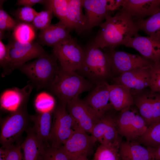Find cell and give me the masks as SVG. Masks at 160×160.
I'll return each instance as SVG.
<instances>
[{
	"mask_svg": "<svg viewBox=\"0 0 160 160\" xmlns=\"http://www.w3.org/2000/svg\"><path fill=\"white\" fill-rule=\"evenodd\" d=\"M96 86L76 72L60 68L49 87L60 102L67 104L81 93L92 90Z\"/></svg>",
	"mask_w": 160,
	"mask_h": 160,
	"instance_id": "2",
	"label": "cell"
},
{
	"mask_svg": "<svg viewBox=\"0 0 160 160\" xmlns=\"http://www.w3.org/2000/svg\"><path fill=\"white\" fill-rule=\"evenodd\" d=\"M95 124L90 133L101 144L119 145L120 142L116 124V118L108 113Z\"/></svg>",
	"mask_w": 160,
	"mask_h": 160,
	"instance_id": "14",
	"label": "cell"
},
{
	"mask_svg": "<svg viewBox=\"0 0 160 160\" xmlns=\"http://www.w3.org/2000/svg\"><path fill=\"white\" fill-rule=\"evenodd\" d=\"M21 150V144H14L8 147L6 160H24Z\"/></svg>",
	"mask_w": 160,
	"mask_h": 160,
	"instance_id": "38",
	"label": "cell"
},
{
	"mask_svg": "<svg viewBox=\"0 0 160 160\" xmlns=\"http://www.w3.org/2000/svg\"><path fill=\"white\" fill-rule=\"evenodd\" d=\"M160 10V0H124L119 12L125 13L135 22Z\"/></svg>",
	"mask_w": 160,
	"mask_h": 160,
	"instance_id": "16",
	"label": "cell"
},
{
	"mask_svg": "<svg viewBox=\"0 0 160 160\" xmlns=\"http://www.w3.org/2000/svg\"><path fill=\"white\" fill-rule=\"evenodd\" d=\"M71 160H90L87 158V156L85 155H81L73 157L71 158Z\"/></svg>",
	"mask_w": 160,
	"mask_h": 160,
	"instance_id": "44",
	"label": "cell"
},
{
	"mask_svg": "<svg viewBox=\"0 0 160 160\" xmlns=\"http://www.w3.org/2000/svg\"><path fill=\"white\" fill-rule=\"evenodd\" d=\"M35 29L31 23H18L13 30L14 39L24 43L33 42L36 37Z\"/></svg>",
	"mask_w": 160,
	"mask_h": 160,
	"instance_id": "28",
	"label": "cell"
},
{
	"mask_svg": "<svg viewBox=\"0 0 160 160\" xmlns=\"http://www.w3.org/2000/svg\"><path fill=\"white\" fill-rule=\"evenodd\" d=\"M38 13L32 7H23L17 9L14 16L18 23H31Z\"/></svg>",
	"mask_w": 160,
	"mask_h": 160,
	"instance_id": "36",
	"label": "cell"
},
{
	"mask_svg": "<svg viewBox=\"0 0 160 160\" xmlns=\"http://www.w3.org/2000/svg\"><path fill=\"white\" fill-rule=\"evenodd\" d=\"M119 150L121 160H154L152 148L136 141H121Z\"/></svg>",
	"mask_w": 160,
	"mask_h": 160,
	"instance_id": "22",
	"label": "cell"
},
{
	"mask_svg": "<svg viewBox=\"0 0 160 160\" xmlns=\"http://www.w3.org/2000/svg\"><path fill=\"white\" fill-rule=\"evenodd\" d=\"M108 84L105 81L97 85L84 100L100 117L113 108L110 101Z\"/></svg>",
	"mask_w": 160,
	"mask_h": 160,
	"instance_id": "18",
	"label": "cell"
},
{
	"mask_svg": "<svg viewBox=\"0 0 160 160\" xmlns=\"http://www.w3.org/2000/svg\"><path fill=\"white\" fill-rule=\"evenodd\" d=\"M53 14L51 10L47 9L38 12L31 24L35 29H44L51 24Z\"/></svg>",
	"mask_w": 160,
	"mask_h": 160,
	"instance_id": "33",
	"label": "cell"
},
{
	"mask_svg": "<svg viewBox=\"0 0 160 160\" xmlns=\"http://www.w3.org/2000/svg\"><path fill=\"white\" fill-rule=\"evenodd\" d=\"M70 0H47L44 5L63 22L67 15Z\"/></svg>",
	"mask_w": 160,
	"mask_h": 160,
	"instance_id": "31",
	"label": "cell"
},
{
	"mask_svg": "<svg viewBox=\"0 0 160 160\" xmlns=\"http://www.w3.org/2000/svg\"><path fill=\"white\" fill-rule=\"evenodd\" d=\"M132 106L120 111L116 118L119 134L124 137L128 141L137 140L143 135L148 127L137 108Z\"/></svg>",
	"mask_w": 160,
	"mask_h": 160,
	"instance_id": "6",
	"label": "cell"
},
{
	"mask_svg": "<svg viewBox=\"0 0 160 160\" xmlns=\"http://www.w3.org/2000/svg\"><path fill=\"white\" fill-rule=\"evenodd\" d=\"M91 44L100 49H114L125 45L139 30L132 19L127 15L119 12L115 16L108 15Z\"/></svg>",
	"mask_w": 160,
	"mask_h": 160,
	"instance_id": "1",
	"label": "cell"
},
{
	"mask_svg": "<svg viewBox=\"0 0 160 160\" xmlns=\"http://www.w3.org/2000/svg\"><path fill=\"white\" fill-rule=\"evenodd\" d=\"M152 65L136 68L122 73L113 78L114 84L125 87L134 95L149 87Z\"/></svg>",
	"mask_w": 160,
	"mask_h": 160,
	"instance_id": "11",
	"label": "cell"
},
{
	"mask_svg": "<svg viewBox=\"0 0 160 160\" xmlns=\"http://www.w3.org/2000/svg\"><path fill=\"white\" fill-rule=\"evenodd\" d=\"M108 88L110 103L116 111H121L134 104L133 96L125 87L108 84Z\"/></svg>",
	"mask_w": 160,
	"mask_h": 160,
	"instance_id": "23",
	"label": "cell"
},
{
	"mask_svg": "<svg viewBox=\"0 0 160 160\" xmlns=\"http://www.w3.org/2000/svg\"><path fill=\"white\" fill-rule=\"evenodd\" d=\"M21 146L24 160H43L47 148L39 140L33 129L29 131Z\"/></svg>",
	"mask_w": 160,
	"mask_h": 160,
	"instance_id": "26",
	"label": "cell"
},
{
	"mask_svg": "<svg viewBox=\"0 0 160 160\" xmlns=\"http://www.w3.org/2000/svg\"><path fill=\"white\" fill-rule=\"evenodd\" d=\"M52 52L60 68L66 71L77 72L84 57V50L73 38L53 47Z\"/></svg>",
	"mask_w": 160,
	"mask_h": 160,
	"instance_id": "7",
	"label": "cell"
},
{
	"mask_svg": "<svg viewBox=\"0 0 160 160\" xmlns=\"http://www.w3.org/2000/svg\"><path fill=\"white\" fill-rule=\"evenodd\" d=\"M149 87L152 92L160 94V63H153L151 67Z\"/></svg>",
	"mask_w": 160,
	"mask_h": 160,
	"instance_id": "37",
	"label": "cell"
},
{
	"mask_svg": "<svg viewBox=\"0 0 160 160\" xmlns=\"http://www.w3.org/2000/svg\"><path fill=\"white\" fill-rule=\"evenodd\" d=\"M100 49L91 44L88 46L84 50L82 65L76 72L96 85L112 75L110 56Z\"/></svg>",
	"mask_w": 160,
	"mask_h": 160,
	"instance_id": "3",
	"label": "cell"
},
{
	"mask_svg": "<svg viewBox=\"0 0 160 160\" xmlns=\"http://www.w3.org/2000/svg\"><path fill=\"white\" fill-rule=\"evenodd\" d=\"M110 12L118 9L122 7L124 0H101Z\"/></svg>",
	"mask_w": 160,
	"mask_h": 160,
	"instance_id": "40",
	"label": "cell"
},
{
	"mask_svg": "<svg viewBox=\"0 0 160 160\" xmlns=\"http://www.w3.org/2000/svg\"><path fill=\"white\" fill-rule=\"evenodd\" d=\"M57 60L53 55L45 52L19 68L38 88L49 87L60 69Z\"/></svg>",
	"mask_w": 160,
	"mask_h": 160,
	"instance_id": "4",
	"label": "cell"
},
{
	"mask_svg": "<svg viewBox=\"0 0 160 160\" xmlns=\"http://www.w3.org/2000/svg\"><path fill=\"white\" fill-rule=\"evenodd\" d=\"M71 160L62 146L58 147L50 145L46 149L43 158V160Z\"/></svg>",
	"mask_w": 160,
	"mask_h": 160,
	"instance_id": "35",
	"label": "cell"
},
{
	"mask_svg": "<svg viewBox=\"0 0 160 160\" xmlns=\"http://www.w3.org/2000/svg\"><path fill=\"white\" fill-rule=\"evenodd\" d=\"M119 145L101 144L94 154L93 160H121Z\"/></svg>",
	"mask_w": 160,
	"mask_h": 160,
	"instance_id": "30",
	"label": "cell"
},
{
	"mask_svg": "<svg viewBox=\"0 0 160 160\" xmlns=\"http://www.w3.org/2000/svg\"><path fill=\"white\" fill-rule=\"evenodd\" d=\"M97 141L91 135L79 128L76 129L62 147L71 159L81 155L87 156Z\"/></svg>",
	"mask_w": 160,
	"mask_h": 160,
	"instance_id": "15",
	"label": "cell"
},
{
	"mask_svg": "<svg viewBox=\"0 0 160 160\" xmlns=\"http://www.w3.org/2000/svg\"><path fill=\"white\" fill-rule=\"evenodd\" d=\"M148 36L160 37V10L149 17L135 22Z\"/></svg>",
	"mask_w": 160,
	"mask_h": 160,
	"instance_id": "27",
	"label": "cell"
},
{
	"mask_svg": "<svg viewBox=\"0 0 160 160\" xmlns=\"http://www.w3.org/2000/svg\"><path fill=\"white\" fill-rule=\"evenodd\" d=\"M10 60L6 72L19 68L29 60L37 58L46 52L38 42L24 43L13 39L7 45Z\"/></svg>",
	"mask_w": 160,
	"mask_h": 160,
	"instance_id": "8",
	"label": "cell"
},
{
	"mask_svg": "<svg viewBox=\"0 0 160 160\" xmlns=\"http://www.w3.org/2000/svg\"><path fill=\"white\" fill-rule=\"evenodd\" d=\"M70 32L63 23L60 21L40 30L38 42L40 44L53 48L71 39Z\"/></svg>",
	"mask_w": 160,
	"mask_h": 160,
	"instance_id": "19",
	"label": "cell"
},
{
	"mask_svg": "<svg viewBox=\"0 0 160 160\" xmlns=\"http://www.w3.org/2000/svg\"><path fill=\"white\" fill-rule=\"evenodd\" d=\"M125 46L138 51L142 56L153 63H160V37L144 36L138 34Z\"/></svg>",
	"mask_w": 160,
	"mask_h": 160,
	"instance_id": "17",
	"label": "cell"
},
{
	"mask_svg": "<svg viewBox=\"0 0 160 160\" xmlns=\"http://www.w3.org/2000/svg\"><path fill=\"white\" fill-rule=\"evenodd\" d=\"M152 149L154 160H160V145Z\"/></svg>",
	"mask_w": 160,
	"mask_h": 160,
	"instance_id": "43",
	"label": "cell"
},
{
	"mask_svg": "<svg viewBox=\"0 0 160 160\" xmlns=\"http://www.w3.org/2000/svg\"><path fill=\"white\" fill-rule=\"evenodd\" d=\"M55 104V101L53 97L45 92L39 94L35 101L36 108L40 113L52 111Z\"/></svg>",
	"mask_w": 160,
	"mask_h": 160,
	"instance_id": "32",
	"label": "cell"
},
{
	"mask_svg": "<svg viewBox=\"0 0 160 160\" xmlns=\"http://www.w3.org/2000/svg\"><path fill=\"white\" fill-rule=\"evenodd\" d=\"M4 1H0V34H4L5 31L13 30L18 23L3 8Z\"/></svg>",
	"mask_w": 160,
	"mask_h": 160,
	"instance_id": "34",
	"label": "cell"
},
{
	"mask_svg": "<svg viewBox=\"0 0 160 160\" xmlns=\"http://www.w3.org/2000/svg\"><path fill=\"white\" fill-rule=\"evenodd\" d=\"M8 151V147L2 146L0 149V160H6Z\"/></svg>",
	"mask_w": 160,
	"mask_h": 160,
	"instance_id": "42",
	"label": "cell"
},
{
	"mask_svg": "<svg viewBox=\"0 0 160 160\" xmlns=\"http://www.w3.org/2000/svg\"><path fill=\"white\" fill-rule=\"evenodd\" d=\"M10 60L9 51L7 45L0 40V64L4 71L7 70Z\"/></svg>",
	"mask_w": 160,
	"mask_h": 160,
	"instance_id": "39",
	"label": "cell"
},
{
	"mask_svg": "<svg viewBox=\"0 0 160 160\" xmlns=\"http://www.w3.org/2000/svg\"><path fill=\"white\" fill-rule=\"evenodd\" d=\"M66 108L78 127L87 133H90L95 124L102 117L95 113L84 100L78 97L68 102Z\"/></svg>",
	"mask_w": 160,
	"mask_h": 160,
	"instance_id": "12",
	"label": "cell"
},
{
	"mask_svg": "<svg viewBox=\"0 0 160 160\" xmlns=\"http://www.w3.org/2000/svg\"><path fill=\"white\" fill-rule=\"evenodd\" d=\"M137 140L147 147L154 148L160 145V122L148 127L145 133Z\"/></svg>",
	"mask_w": 160,
	"mask_h": 160,
	"instance_id": "29",
	"label": "cell"
},
{
	"mask_svg": "<svg viewBox=\"0 0 160 160\" xmlns=\"http://www.w3.org/2000/svg\"><path fill=\"white\" fill-rule=\"evenodd\" d=\"M26 121V114L20 108L6 119L1 129L0 140L2 146L8 147L14 145L24 129Z\"/></svg>",
	"mask_w": 160,
	"mask_h": 160,
	"instance_id": "13",
	"label": "cell"
},
{
	"mask_svg": "<svg viewBox=\"0 0 160 160\" xmlns=\"http://www.w3.org/2000/svg\"><path fill=\"white\" fill-rule=\"evenodd\" d=\"M54 116L49 142L51 146L60 147L78 128L68 111L65 103L60 102Z\"/></svg>",
	"mask_w": 160,
	"mask_h": 160,
	"instance_id": "5",
	"label": "cell"
},
{
	"mask_svg": "<svg viewBox=\"0 0 160 160\" xmlns=\"http://www.w3.org/2000/svg\"><path fill=\"white\" fill-rule=\"evenodd\" d=\"M104 49L110 57L112 74L118 76L136 68L151 66L153 63L142 56L116 51L114 49Z\"/></svg>",
	"mask_w": 160,
	"mask_h": 160,
	"instance_id": "10",
	"label": "cell"
},
{
	"mask_svg": "<svg viewBox=\"0 0 160 160\" xmlns=\"http://www.w3.org/2000/svg\"><path fill=\"white\" fill-rule=\"evenodd\" d=\"M83 0H70L66 17L62 22L70 32L79 33L85 31L86 19L82 11Z\"/></svg>",
	"mask_w": 160,
	"mask_h": 160,
	"instance_id": "21",
	"label": "cell"
},
{
	"mask_svg": "<svg viewBox=\"0 0 160 160\" xmlns=\"http://www.w3.org/2000/svg\"><path fill=\"white\" fill-rule=\"evenodd\" d=\"M31 118L34 123L33 129L37 138L46 148L48 147L50 145L48 143L52 124V111L40 113Z\"/></svg>",
	"mask_w": 160,
	"mask_h": 160,
	"instance_id": "25",
	"label": "cell"
},
{
	"mask_svg": "<svg viewBox=\"0 0 160 160\" xmlns=\"http://www.w3.org/2000/svg\"><path fill=\"white\" fill-rule=\"evenodd\" d=\"M83 7L85 11L86 25L85 31H89L100 25L110 12L101 0H83Z\"/></svg>",
	"mask_w": 160,
	"mask_h": 160,
	"instance_id": "20",
	"label": "cell"
},
{
	"mask_svg": "<svg viewBox=\"0 0 160 160\" xmlns=\"http://www.w3.org/2000/svg\"><path fill=\"white\" fill-rule=\"evenodd\" d=\"M146 89L133 97L134 104L148 127L160 122V94Z\"/></svg>",
	"mask_w": 160,
	"mask_h": 160,
	"instance_id": "9",
	"label": "cell"
},
{
	"mask_svg": "<svg viewBox=\"0 0 160 160\" xmlns=\"http://www.w3.org/2000/svg\"><path fill=\"white\" fill-rule=\"evenodd\" d=\"M45 1L44 0H18L17 1L16 5L32 7L33 5L37 4L44 5Z\"/></svg>",
	"mask_w": 160,
	"mask_h": 160,
	"instance_id": "41",
	"label": "cell"
},
{
	"mask_svg": "<svg viewBox=\"0 0 160 160\" xmlns=\"http://www.w3.org/2000/svg\"><path fill=\"white\" fill-rule=\"evenodd\" d=\"M32 87L28 85L22 89L18 88L9 89L5 91L0 98L1 105L3 108L15 111L29 96Z\"/></svg>",
	"mask_w": 160,
	"mask_h": 160,
	"instance_id": "24",
	"label": "cell"
}]
</instances>
